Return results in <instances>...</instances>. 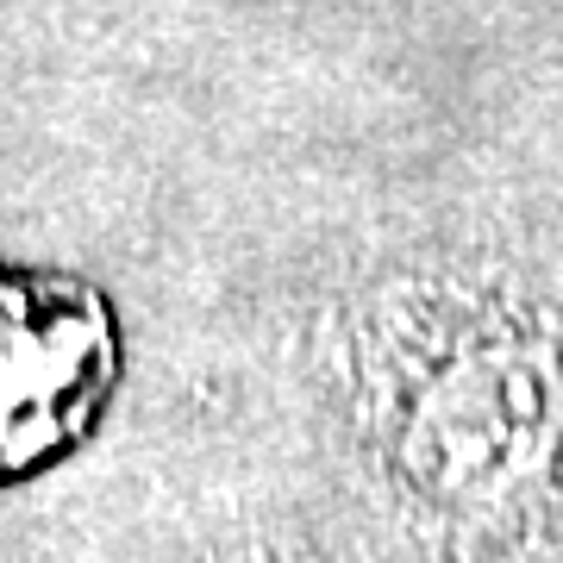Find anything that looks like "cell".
<instances>
[{
  "instance_id": "obj_1",
  "label": "cell",
  "mask_w": 563,
  "mask_h": 563,
  "mask_svg": "<svg viewBox=\"0 0 563 563\" xmlns=\"http://www.w3.org/2000/svg\"><path fill=\"white\" fill-rule=\"evenodd\" d=\"M363 395L383 451L426 495H470L501 483L526 420L539 413V383L520 351L420 320L388 325L376 339Z\"/></svg>"
}]
</instances>
